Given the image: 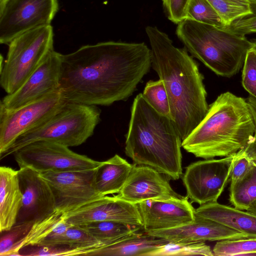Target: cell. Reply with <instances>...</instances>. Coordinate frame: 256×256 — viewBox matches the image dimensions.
<instances>
[{"label": "cell", "instance_id": "31", "mask_svg": "<svg viewBox=\"0 0 256 256\" xmlns=\"http://www.w3.org/2000/svg\"><path fill=\"white\" fill-rule=\"evenodd\" d=\"M142 94L148 102L156 112L170 118L168 96L164 84L160 79L148 81Z\"/></svg>", "mask_w": 256, "mask_h": 256}, {"label": "cell", "instance_id": "30", "mask_svg": "<svg viewBox=\"0 0 256 256\" xmlns=\"http://www.w3.org/2000/svg\"><path fill=\"white\" fill-rule=\"evenodd\" d=\"M186 19H190L216 27H226L221 18L208 0H190Z\"/></svg>", "mask_w": 256, "mask_h": 256}, {"label": "cell", "instance_id": "6", "mask_svg": "<svg viewBox=\"0 0 256 256\" xmlns=\"http://www.w3.org/2000/svg\"><path fill=\"white\" fill-rule=\"evenodd\" d=\"M100 112L96 106L66 101L42 124L19 136L0 156V159L36 141L78 146L93 134L100 120Z\"/></svg>", "mask_w": 256, "mask_h": 256}, {"label": "cell", "instance_id": "10", "mask_svg": "<svg viewBox=\"0 0 256 256\" xmlns=\"http://www.w3.org/2000/svg\"><path fill=\"white\" fill-rule=\"evenodd\" d=\"M236 153L199 160L186 168L182 181L191 202L202 205L217 202L230 182Z\"/></svg>", "mask_w": 256, "mask_h": 256}, {"label": "cell", "instance_id": "7", "mask_svg": "<svg viewBox=\"0 0 256 256\" xmlns=\"http://www.w3.org/2000/svg\"><path fill=\"white\" fill-rule=\"evenodd\" d=\"M1 65L0 84L7 94L16 91L54 50V32L50 25L29 30L11 41Z\"/></svg>", "mask_w": 256, "mask_h": 256}, {"label": "cell", "instance_id": "13", "mask_svg": "<svg viewBox=\"0 0 256 256\" xmlns=\"http://www.w3.org/2000/svg\"><path fill=\"white\" fill-rule=\"evenodd\" d=\"M61 55L51 50L20 88L3 98L0 106L14 110L60 90Z\"/></svg>", "mask_w": 256, "mask_h": 256}, {"label": "cell", "instance_id": "29", "mask_svg": "<svg viewBox=\"0 0 256 256\" xmlns=\"http://www.w3.org/2000/svg\"><path fill=\"white\" fill-rule=\"evenodd\" d=\"M98 248H76L68 245H32L20 250L21 256H88Z\"/></svg>", "mask_w": 256, "mask_h": 256}, {"label": "cell", "instance_id": "22", "mask_svg": "<svg viewBox=\"0 0 256 256\" xmlns=\"http://www.w3.org/2000/svg\"><path fill=\"white\" fill-rule=\"evenodd\" d=\"M139 231L130 234L112 244L100 247L89 256H146L159 246L169 242L152 236L144 231V232Z\"/></svg>", "mask_w": 256, "mask_h": 256}, {"label": "cell", "instance_id": "23", "mask_svg": "<svg viewBox=\"0 0 256 256\" xmlns=\"http://www.w3.org/2000/svg\"><path fill=\"white\" fill-rule=\"evenodd\" d=\"M68 245L87 248H98L102 244L79 226L71 224L64 218L52 230L36 245Z\"/></svg>", "mask_w": 256, "mask_h": 256}, {"label": "cell", "instance_id": "41", "mask_svg": "<svg viewBox=\"0 0 256 256\" xmlns=\"http://www.w3.org/2000/svg\"><path fill=\"white\" fill-rule=\"evenodd\" d=\"M250 4L256 5V0H246Z\"/></svg>", "mask_w": 256, "mask_h": 256}, {"label": "cell", "instance_id": "1", "mask_svg": "<svg viewBox=\"0 0 256 256\" xmlns=\"http://www.w3.org/2000/svg\"><path fill=\"white\" fill-rule=\"evenodd\" d=\"M60 90L68 102L108 106L126 100L152 66L144 43L106 42L61 55Z\"/></svg>", "mask_w": 256, "mask_h": 256}, {"label": "cell", "instance_id": "11", "mask_svg": "<svg viewBox=\"0 0 256 256\" xmlns=\"http://www.w3.org/2000/svg\"><path fill=\"white\" fill-rule=\"evenodd\" d=\"M66 102L58 90L14 110L0 106V156L19 136L42 124Z\"/></svg>", "mask_w": 256, "mask_h": 256}, {"label": "cell", "instance_id": "25", "mask_svg": "<svg viewBox=\"0 0 256 256\" xmlns=\"http://www.w3.org/2000/svg\"><path fill=\"white\" fill-rule=\"evenodd\" d=\"M240 180L230 184L229 200L234 207L246 210L256 200V162Z\"/></svg>", "mask_w": 256, "mask_h": 256}, {"label": "cell", "instance_id": "14", "mask_svg": "<svg viewBox=\"0 0 256 256\" xmlns=\"http://www.w3.org/2000/svg\"><path fill=\"white\" fill-rule=\"evenodd\" d=\"M68 223L76 226L94 222L113 221L143 226L137 204L116 196H102L64 214Z\"/></svg>", "mask_w": 256, "mask_h": 256}, {"label": "cell", "instance_id": "9", "mask_svg": "<svg viewBox=\"0 0 256 256\" xmlns=\"http://www.w3.org/2000/svg\"><path fill=\"white\" fill-rule=\"evenodd\" d=\"M13 154L20 168H28L39 173L91 170L101 162L74 152L64 145L44 140L30 143Z\"/></svg>", "mask_w": 256, "mask_h": 256}, {"label": "cell", "instance_id": "35", "mask_svg": "<svg viewBox=\"0 0 256 256\" xmlns=\"http://www.w3.org/2000/svg\"><path fill=\"white\" fill-rule=\"evenodd\" d=\"M168 18L178 24L186 19L187 8L190 0H162Z\"/></svg>", "mask_w": 256, "mask_h": 256}, {"label": "cell", "instance_id": "40", "mask_svg": "<svg viewBox=\"0 0 256 256\" xmlns=\"http://www.w3.org/2000/svg\"><path fill=\"white\" fill-rule=\"evenodd\" d=\"M246 210L256 215V200L250 205Z\"/></svg>", "mask_w": 256, "mask_h": 256}, {"label": "cell", "instance_id": "36", "mask_svg": "<svg viewBox=\"0 0 256 256\" xmlns=\"http://www.w3.org/2000/svg\"><path fill=\"white\" fill-rule=\"evenodd\" d=\"M252 12L234 21L226 28L240 35L256 33V5L251 4Z\"/></svg>", "mask_w": 256, "mask_h": 256}, {"label": "cell", "instance_id": "3", "mask_svg": "<svg viewBox=\"0 0 256 256\" xmlns=\"http://www.w3.org/2000/svg\"><path fill=\"white\" fill-rule=\"evenodd\" d=\"M125 153L134 164L150 166L169 179L182 174V140L172 119L156 112L142 94L134 98Z\"/></svg>", "mask_w": 256, "mask_h": 256}, {"label": "cell", "instance_id": "39", "mask_svg": "<svg viewBox=\"0 0 256 256\" xmlns=\"http://www.w3.org/2000/svg\"><path fill=\"white\" fill-rule=\"evenodd\" d=\"M246 100L253 114L256 124V98L250 95Z\"/></svg>", "mask_w": 256, "mask_h": 256}, {"label": "cell", "instance_id": "32", "mask_svg": "<svg viewBox=\"0 0 256 256\" xmlns=\"http://www.w3.org/2000/svg\"><path fill=\"white\" fill-rule=\"evenodd\" d=\"M212 252L216 256L256 254V238L218 241L214 246Z\"/></svg>", "mask_w": 256, "mask_h": 256}, {"label": "cell", "instance_id": "34", "mask_svg": "<svg viewBox=\"0 0 256 256\" xmlns=\"http://www.w3.org/2000/svg\"><path fill=\"white\" fill-rule=\"evenodd\" d=\"M242 78L244 88L250 96L256 98V50L254 47L246 54Z\"/></svg>", "mask_w": 256, "mask_h": 256}, {"label": "cell", "instance_id": "8", "mask_svg": "<svg viewBox=\"0 0 256 256\" xmlns=\"http://www.w3.org/2000/svg\"><path fill=\"white\" fill-rule=\"evenodd\" d=\"M58 0H0V43L36 28L50 25L58 10Z\"/></svg>", "mask_w": 256, "mask_h": 256}, {"label": "cell", "instance_id": "5", "mask_svg": "<svg viewBox=\"0 0 256 256\" xmlns=\"http://www.w3.org/2000/svg\"><path fill=\"white\" fill-rule=\"evenodd\" d=\"M176 34L184 48L216 74L230 78L243 66L252 41L226 27L214 26L185 19L177 26Z\"/></svg>", "mask_w": 256, "mask_h": 256}, {"label": "cell", "instance_id": "38", "mask_svg": "<svg viewBox=\"0 0 256 256\" xmlns=\"http://www.w3.org/2000/svg\"><path fill=\"white\" fill-rule=\"evenodd\" d=\"M244 150L252 160L256 162V129L253 138L244 148Z\"/></svg>", "mask_w": 256, "mask_h": 256}, {"label": "cell", "instance_id": "17", "mask_svg": "<svg viewBox=\"0 0 256 256\" xmlns=\"http://www.w3.org/2000/svg\"><path fill=\"white\" fill-rule=\"evenodd\" d=\"M168 180L150 166L134 164L124 186L116 196L135 204L149 200L182 197L173 190Z\"/></svg>", "mask_w": 256, "mask_h": 256}, {"label": "cell", "instance_id": "18", "mask_svg": "<svg viewBox=\"0 0 256 256\" xmlns=\"http://www.w3.org/2000/svg\"><path fill=\"white\" fill-rule=\"evenodd\" d=\"M146 232L174 242H205L248 238L244 234L220 223L196 214L194 220L187 224L173 228Z\"/></svg>", "mask_w": 256, "mask_h": 256}, {"label": "cell", "instance_id": "15", "mask_svg": "<svg viewBox=\"0 0 256 256\" xmlns=\"http://www.w3.org/2000/svg\"><path fill=\"white\" fill-rule=\"evenodd\" d=\"M18 174L22 202L16 224L34 223L54 213L56 211L54 196L40 173L22 168L18 170Z\"/></svg>", "mask_w": 256, "mask_h": 256}, {"label": "cell", "instance_id": "33", "mask_svg": "<svg viewBox=\"0 0 256 256\" xmlns=\"http://www.w3.org/2000/svg\"><path fill=\"white\" fill-rule=\"evenodd\" d=\"M34 223L16 224L10 230L2 232L0 239V256H10L18 242L25 236Z\"/></svg>", "mask_w": 256, "mask_h": 256}, {"label": "cell", "instance_id": "20", "mask_svg": "<svg viewBox=\"0 0 256 256\" xmlns=\"http://www.w3.org/2000/svg\"><path fill=\"white\" fill-rule=\"evenodd\" d=\"M195 214L220 223L248 238H256V215L246 210L215 202L200 205L195 209Z\"/></svg>", "mask_w": 256, "mask_h": 256}, {"label": "cell", "instance_id": "37", "mask_svg": "<svg viewBox=\"0 0 256 256\" xmlns=\"http://www.w3.org/2000/svg\"><path fill=\"white\" fill-rule=\"evenodd\" d=\"M252 162L244 149L238 152L230 177V184H234L242 178L250 170Z\"/></svg>", "mask_w": 256, "mask_h": 256}, {"label": "cell", "instance_id": "26", "mask_svg": "<svg viewBox=\"0 0 256 256\" xmlns=\"http://www.w3.org/2000/svg\"><path fill=\"white\" fill-rule=\"evenodd\" d=\"M214 256L212 250L204 242H174L161 244L146 256Z\"/></svg>", "mask_w": 256, "mask_h": 256}, {"label": "cell", "instance_id": "24", "mask_svg": "<svg viewBox=\"0 0 256 256\" xmlns=\"http://www.w3.org/2000/svg\"><path fill=\"white\" fill-rule=\"evenodd\" d=\"M79 226L100 242L103 246L112 244L142 227L113 221L94 222Z\"/></svg>", "mask_w": 256, "mask_h": 256}, {"label": "cell", "instance_id": "42", "mask_svg": "<svg viewBox=\"0 0 256 256\" xmlns=\"http://www.w3.org/2000/svg\"><path fill=\"white\" fill-rule=\"evenodd\" d=\"M254 43V48L256 50V40H252Z\"/></svg>", "mask_w": 256, "mask_h": 256}, {"label": "cell", "instance_id": "12", "mask_svg": "<svg viewBox=\"0 0 256 256\" xmlns=\"http://www.w3.org/2000/svg\"><path fill=\"white\" fill-rule=\"evenodd\" d=\"M95 168L40 173L52 191L56 211L64 214L102 196L94 186Z\"/></svg>", "mask_w": 256, "mask_h": 256}, {"label": "cell", "instance_id": "27", "mask_svg": "<svg viewBox=\"0 0 256 256\" xmlns=\"http://www.w3.org/2000/svg\"><path fill=\"white\" fill-rule=\"evenodd\" d=\"M64 214L55 211L44 219L34 222L25 236L16 245L10 256H21L20 250L22 248L38 244L54 228L63 218Z\"/></svg>", "mask_w": 256, "mask_h": 256}, {"label": "cell", "instance_id": "19", "mask_svg": "<svg viewBox=\"0 0 256 256\" xmlns=\"http://www.w3.org/2000/svg\"><path fill=\"white\" fill-rule=\"evenodd\" d=\"M22 194L18 170L0 167V232L10 230L16 223L22 206Z\"/></svg>", "mask_w": 256, "mask_h": 256}, {"label": "cell", "instance_id": "4", "mask_svg": "<svg viewBox=\"0 0 256 256\" xmlns=\"http://www.w3.org/2000/svg\"><path fill=\"white\" fill-rule=\"evenodd\" d=\"M256 129L246 99L226 92L209 106L204 119L182 141V147L204 160L226 157L244 149Z\"/></svg>", "mask_w": 256, "mask_h": 256}, {"label": "cell", "instance_id": "21", "mask_svg": "<svg viewBox=\"0 0 256 256\" xmlns=\"http://www.w3.org/2000/svg\"><path fill=\"white\" fill-rule=\"evenodd\" d=\"M132 166V164L116 154L101 162L94 173V184L97 192L101 196L119 193Z\"/></svg>", "mask_w": 256, "mask_h": 256}, {"label": "cell", "instance_id": "16", "mask_svg": "<svg viewBox=\"0 0 256 256\" xmlns=\"http://www.w3.org/2000/svg\"><path fill=\"white\" fill-rule=\"evenodd\" d=\"M183 196L164 200H149L138 204L144 232L175 228L192 222L195 209Z\"/></svg>", "mask_w": 256, "mask_h": 256}, {"label": "cell", "instance_id": "2", "mask_svg": "<svg viewBox=\"0 0 256 256\" xmlns=\"http://www.w3.org/2000/svg\"><path fill=\"white\" fill-rule=\"evenodd\" d=\"M146 32L151 48L152 66L164 84L170 118L182 141L208 111L204 76L185 48L176 47L168 34L156 26H148Z\"/></svg>", "mask_w": 256, "mask_h": 256}, {"label": "cell", "instance_id": "28", "mask_svg": "<svg viewBox=\"0 0 256 256\" xmlns=\"http://www.w3.org/2000/svg\"><path fill=\"white\" fill-rule=\"evenodd\" d=\"M208 0L220 16L226 27L252 12L251 4L246 0Z\"/></svg>", "mask_w": 256, "mask_h": 256}]
</instances>
